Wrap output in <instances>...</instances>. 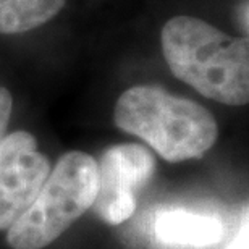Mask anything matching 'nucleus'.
Here are the masks:
<instances>
[{"label": "nucleus", "instance_id": "nucleus-1", "mask_svg": "<svg viewBox=\"0 0 249 249\" xmlns=\"http://www.w3.org/2000/svg\"><path fill=\"white\" fill-rule=\"evenodd\" d=\"M162 52L172 73L202 96L225 106L249 101V42L204 19L178 15L163 24Z\"/></svg>", "mask_w": 249, "mask_h": 249}, {"label": "nucleus", "instance_id": "nucleus-6", "mask_svg": "<svg viewBox=\"0 0 249 249\" xmlns=\"http://www.w3.org/2000/svg\"><path fill=\"white\" fill-rule=\"evenodd\" d=\"M223 222L215 213L186 207H162L154 215V235L163 246L201 249L223 238Z\"/></svg>", "mask_w": 249, "mask_h": 249}, {"label": "nucleus", "instance_id": "nucleus-9", "mask_svg": "<svg viewBox=\"0 0 249 249\" xmlns=\"http://www.w3.org/2000/svg\"><path fill=\"white\" fill-rule=\"evenodd\" d=\"M225 249H249V220H248V211H245L241 218V223L238 227L236 235L228 243Z\"/></svg>", "mask_w": 249, "mask_h": 249}, {"label": "nucleus", "instance_id": "nucleus-2", "mask_svg": "<svg viewBox=\"0 0 249 249\" xmlns=\"http://www.w3.org/2000/svg\"><path fill=\"white\" fill-rule=\"evenodd\" d=\"M113 122L172 163L202 157L218 138L217 122L206 107L151 84L126 89L115 104Z\"/></svg>", "mask_w": 249, "mask_h": 249}, {"label": "nucleus", "instance_id": "nucleus-4", "mask_svg": "<svg viewBox=\"0 0 249 249\" xmlns=\"http://www.w3.org/2000/svg\"><path fill=\"white\" fill-rule=\"evenodd\" d=\"M156 160L139 144H118L97 162V194L94 212L108 225H120L133 215L138 194L154 175Z\"/></svg>", "mask_w": 249, "mask_h": 249}, {"label": "nucleus", "instance_id": "nucleus-7", "mask_svg": "<svg viewBox=\"0 0 249 249\" xmlns=\"http://www.w3.org/2000/svg\"><path fill=\"white\" fill-rule=\"evenodd\" d=\"M67 0H0V34H21L51 21Z\"/></svg>", "mask_w": 249, "mask_h": 249}, {"label": "nucleus", "instance_id": "nucleus-5", "mask_svg": "<svg viewBox=\"0 0 249 249\" xmlns=\"http://www.w3.org/2000/svg\"><path fill=\"white\" fill-rule=\"evenodd\" d=\"M51 170L31 133L15 131L0 139V230H8L28 211Z\"/></svg>", "mask_w": 249, "mask_h": 249}, {"label": "nucleus", "instance_id": "nucleus-8", "mask_svg": "<svg viewBox=\"0 0 249 249\" xmlns=\"http://www.w3.org/2000/svg\"><path fill=\"white\" fill-rule=\"evenodd\" d=\"M12 108H13L12 94H10L7 88L0 86V139L5 136V131H7L10 115H12Z\"/></svg>", "mask_w": 249, "mask_h": 249}, {"label": "nucleus", "instance_id": "nucleus-3", "mask_svg": "<svg viewBox=\"0 0 249 249\" xmlns=\"http://www.w3.org/2000/svg\"><path fill=\"white\" fill-rule=\"evenodd\" d=\"M96 194V159L81 151L63 154L28 211L8 228L10 248L42 249L52 245L92 207Z\"/></svg>", "mask_w": 249, "mask_h": 249}]
</instances>
